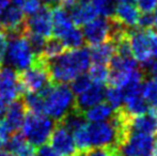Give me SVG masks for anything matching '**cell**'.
Returning <instances> with one entry per match:
<instances>
[{"instance_id":"5","label":"cell","mask_w":157,"mask_h":156,"mask_svg":"<svg viewBox=\"0 0 157 156\" xmlns=\"http://www.w3.org/2000/svg\"><path fill=\"white\" fill-rule=\"evenodd\" d=\"M19 83L23 92L34 93L40 92L45 87L50 85V78L47 70V63L42 58H37L32 67L18 74Z\"/></svg>"},{"instance_id":"52","label":"cell","mask_w":157,"mask_h":156,"mask_svg":"<svg viewBox=\"0 0 157 156\" xmlns=\"http://www.w3.org/2000/svg\"><path fill=\"white\" fill-rule=\"evenodd\" d=\"M153 156H157V133H156V139H155V150H154Z\"/></svg>"},{"instance_id":"51","label":"cell","mask_w":157,"mask_h":156,"mask_svg":"<svg viewBox=\"0 0 157 156\" xmlns=\"http://www.w3.org/2000/svg\"><path fill=\"white\" fill-rule=\"evenodd\" d=\"M13 2H14V4L15 6H21V4L23 3L25 0H12Z\"/></svg>"},{"instance_id":"54","label":"cell","mask_w":157,"mask_h":156,"mask_svg":"<svg viewBox=\"0 0 157 156\" xmlns=\"http://www.w3.org/2000/svg\"><path fill=\"white\" fill-rule=\"evenodd\" d=\"M154 111H155V115H156V117H157V109H153Z\"/></svg>"},{"instance_id":"13","label":"cell","mask_w":157,"mask_h":156,"mask_svg":"<svg viewBox=\"0 0 157 156\" xmlns=\"http://www.w3.org/2000/svg\"><path fill=\"white\" fill-rule=\"evenodd\" d=\"M25 14L17 6H8L0 12V24L2 28L13 34L23 33L25 28Z\"/></svg>"},{"instance_id":"44","label":"cell","mask_w":157,"mask_h":156,"mask_svg":"<svg viewBox=\"0 0 157 156\" xmlns=\"http://www.w3.org/2000/svg\"><path fill=\"white\" fill-rule=\"evenodd\" d=\"M6 103L2 98H0V118L6 113Z\"/></svg>"},{"instance_id":"21","label":"cell","mask_w":157,"mask_h":156,"mask_svg":"<svg viewBox=\"0 0 157 156\" xmlns=\"http://www.w3.org/2000/svg\"><path fill=\"white\" fill-rule=\"evenodd\" d=\"M89 52L91 63L107 65L109 64L112 57L116 55V47L111 41H107L91 46V49H89Z\"/></svg>"},{"instance_id":"20","label":"cell","mask_w":157,"mask_h":156,"mask_svg":"<svg viewBox=\"0 0 157 156\" xmlns=\"http://www.w3.org/2000/svg\"><path fill=\"white\" fill-rule=\"evenodd\" d=\"M122 108L130 117L143 115L150 110L149 105L141 95V91L124 94V104Z\"/></svg>"},{"instance_id":"35","label":"cell","mask_w":157,"mask_h":156,"mask_svg":"<svg viewBox=\"0 0 157 156\" xmlns=\"http://www.w3.org/2000/svg\"><path fill=\"white\" fill-rule=\"evenodd\" d=\"M135 3L142 13H152L157 8V0H135Z\"/></svg>"},{"instance_id":"39","label":"cell","mask_w":157,"mask_h":156,"mask_svg":"<svg viewBox=\"0 0 157 156\" xmlns=\"http://www.w3.org/2000/svg\"><path fill=\"white\" fill-rule=\"evenodd\" d=\"M11 135H12V131H11L10 127L8 126L3 119H0V141L4 143Z\"/></svg>"},{"instance_id":"28","label":"cell","mask_w":157,"mask_h":156,"mask_svg":"<svg viewBox=\"0 0 157 156\" xmlns=\"http://www.w3.org/2000/svg\"><path fill=\"white\" fill-rule=\"evenodd\" d=\"M23 103L25 105L26 109H28L31 113H42V115H44V100L43 95L40 92L27 93L25 95Z\"/></svg>"},{"instance_id":"41","label":"cell","mask_w":157,"mask_h":156,"mask_svg":"<svg viewBox=\"0 0 157 156\" xmlns=\"http://www.w3.org/2000/svg\"><path fill=\"white\" fill-rule=\"evenodd\" d=\"M111 149L112 148H92L88 151V156H109Z\"/></svg>"},{"instance_id":"23","label":"cell","mask_w":157,"mask_h":156,"mask_svg":"<svg viewBox=\"0 0 157 156\" xmlns=\"http://www.w3.org/2000/svg\"><path fill=\"white\" fill-rule=\"evenodd\" d=\"M109 71L118 72V73H129L138 67V61L134 57H122L114 55L109 62Z\"/></svg>"},{"instance_id":"50","label":"cell","mask_w":157,"mask_h":156,"mask_svg":"<svg viewBox=\"0 0 157 156\" xmlns=\"http://www.w3.org/2000/svg\"><path fill=\"white\" fill-rule=\"evenodd\" d=\"M0 156H14L8 151H0Z\"/></svg>"},{"instance_id":"31","label":"cell","mask_w":157,"mask_h":156,"mask_svg":"<svg viewBox=\"0 0 157 156\" xmlns=\"http://www.w3.org/2000/svg\"><path fill=\"white\" fill-rule=\"evenodd\" d=\"M6 143L8 152H10L13 155H16L21 149H24L27 146L28 142L21 134H18L16 131V133H13V135H11L9 137V139L6 141Z\"/></svg>"},{"instance_id":"27","label":"cell","mask_w":157,"mask_h":156,"mask_svg":"<svg viewBox=\"0 0 157 156\" xmlns=\"http://www.w3.org/2000/svg\"><path fill=\"white\" fill-rule=\"evenodd\" d=\"M141 95L147 103L149 107L157 109V80L149 79L142 82Z\"/></svg>"},{"instance_id":"14","label":"cell","mask_w":157,"mask_h":156,"mask_svg":"<svg viewBox=\"0 0 157 156\" xmlns=\"http://www.w3.org/2000/svg\"><path fill=\"white\" fill-rule=\"evenodd\" d=\"M105 91L106 88L104 85L92 82L87 90L78 94L77 98H75V108L83 112L86 109L104 102Z\"/></svg>"},{"instance_id":"1","label":"cell","mask_w":157,"mask_h":156,"mask_svg":"<svg viewBox=\"0 0 157 156\" xmlns=\"http://www.w3.org/2000/svg\"><path fill=\"white\" fill-rule=\"evenodd\" d=\"M46 63L50 81L65 85L88 71L91 65V59L89 49L80 47L63 51L56 58L46 61Z\"/></svg>"},{"instance_id":"45","label":"cell","mask_w":157,"mask_h":156,"mask_svg":"<svg viewBox=\"0 0 157 156\" xmlns=\"http://www.w3.org/2000/svg\"><path fill=\"white\" fill-rule=\"evenodd\" d=\"M43 1H44V3H45V6L52 8V6H56L57 3H59V2H60V0H43Z\"/></svg>"},{"instance_id":"49","label":"cell","mask_w":157,"mask_h":156,"mask_svg":"<svg viewBox=\"0 0 157 156\" xmlns=\"http://www.w3.org/2000/svg\"><path fill=\"white\" fill-rule=\"evenodd\" d=\"M72 156H88V151H79V152H76Z\"/></svg>"},{"instance_id":"38","label":"cell","mask_w":157,"mask_h":156,"mask_svg":"<svg viewBox=\"0 0 157 156\" xmlns=\"http://www.w3.org/2000/svg\"><path fill=\"white\" fill-rule=\"evenodd\" d=\"M8 36L3 32H0V67L6 60V49H8Z\"/></svg>"},{"instance_id":"43","label":"cell","mask_w":157,"mask_h":156,"mask_svg":"<svg viewBox=\"0 0 157 156\" xmlns=\"http://www.w3.org/2000/svg\"><path fill=\"white\" fill-rule=\"evenodd\" d=\"M15 156H35V150L34 146H31L30 143H28L24 149H21L18 153Z\"/></svg>"},{"instance_id":"24","label":"cell","mask_w":157,"mask_h":156,"mask_svg":"<svg viewBox=\"0 0 157 156\" xmlns=\"http://www.w3.org/2000/svg\"><path fill=\"white\" fill-rule=\"evenodd\" d=\"M105 100L106 103L112 108V110L117 111L123 107V104H124V93H123L121 88L109 86L108 88H106Z\"/></svg>"},{"instance_id":"30","label":"cell","mask_w":157,"mask_h":156,"mask_svg":"<svg viewBox=\"0 0 157 156\" xmlns=\"http://www.w3.org/2000/svg\"><path fill=\"white\" fill-rule=\"evenodd\" d=\"M73 139L76 144V148L79 151H89L91 149L90 146V139H89V134H88L87 124L83 125L82 127L78 128L77 131L72 133Z\"/></svg>"},{"instance_id":"11","label":"cell","mask_w":157,"mask_h":156,"mask_svg":"<svg viewBox=\"0 0 157 156\" xmlns=\"http://www.w3.org/2000/svg\"><path fill=\"white\" fill-rule=\"evenodd\" d=\"M50 148L58 156H72L76 153L77 148L71 131H68L61 123L55 126L50 135Z\"/></svg>"},{"instance_id":"32","label":"cell","mask_w":157,"mask_h":156,"mask_svg":"<svg viewBox=\"0 0 157 156\" xmlns=\"http://www.w3.org/2000/svg\"><path fill=\"white\" fill-rule=\"evenodd\" d=\"M88 75L90 76L92 82L104 85V83H106L108 80L109 67H108V65L93 64V67L90 69V72Z\"/></svg>"},{"instance_id":"47","label":"cell","mask_w":157,"mask_h":156,"mask_svg":"<svg viewBox=\"0 0 157 156\" xmlns=\"http://www.w3.org/2000/svg\"><path fill=\"white\" fill-rule=\"evenodd\" d=\"M109 156H122V154L120 153L119 149H116V148H112L111 151H110V154Z\"/></svg>"},{"instance_id":"42","label":"cell","mask_w":157,"mask_h":156,"mask_svg":"<svg viewBox=\"0 0 157 156\" xmlns=\"http://www.w3.org/2000/svg\"><path fill=\"white\" fill-rule=\"evenodd\" d=\"M35 156H58V155L55 153V151L49 146L43 144V146H39V150L35 152Z\"/></svg>"},{"instance_id":"15","label":"cell","mask_w":157,"mask_h":156,"mask_svg":"<svg viewBox=\"0 0 157 156\" xmlns=\"http://www.w3.org/2000/svg\"><path fill=\"white\" fill-rule=\"evenodd\" d=\"M132 133L155 135L157 133V117L154 110L136 117H130L128 120V135Z\"/></svg>"},{"instance_id":"4","label":"cell","mask_w":157,"mask_h":156,"mask_svg":"<svg viewBox=\"0 0 157 156\" xmlns=\"http://www.w3.org/2000/svg\"><path fill=\"white\" fill-rule=\"evenodd\" d=\"M39 57L34 54L27 38L23 33L13 34L8 41L6 59L13 69L21 72L32 67Z\"/></svg>"},{"instance_id":"10","label":"cell","mask_w":157,"mask_h":156,"mask_svg":"<svg viewBox=\"0 0 157 156\" xmlns=\"http://www.w3.org/2000/svg\"><path fill=\"white\" fill-rule=\"evenodd\" d=\"M110 31H111V18L101 16L86 24L81 32L85 41L89 45L93 46L109 41Z\"/></svg>"},{"instance_id":"40","label":"cell","mask_w":157,"mask_h":156,"mask_svg":"<svg viewBox=\"0 0 157 156\" xmlns=\"http://www.w3.org/2000/svg\"><path fill=\"white\" fill-rule=\"evenodd\" d=\"M143 67L147 70L149 74L152 76V79L157 80V59L152 58L150 61H147L145 64H143Z\"/></svg>"},{"instance_id":"37","label":"cell","mask_w":157,"mask_h":156,"mask_svg":"<svg viewBox=\"0 0 157 156\" xmlns=\"http://www.w3.org/2000/svg\"><path fill=\"white\" fill-rule=\"evenodd\" d=\"M147 36H149L152 57L154 59H157V32L151 29H147Z\"/></svg>"},{"instance_id":"46","label":"cell","mask_w":157,"mask_h":156,"mask_svg":"<svg viewBox=\"0 0 157 156\" xmlns=\"http://www.w3.org/2000/svg\"><path fill=\"white\" fill-rule=\"evenodd\" d=\"M9 2H10V0H0V12L9 6Z\"/></svg>"},{"instance_id":"25","label":"cell","mask_w":157,"mask_h":156,"mask_svg":"<svg viewBox=\"0 0 157 156\" xmlns=\"http://www.w3.org/2000/svg\"><path fill=\"white\" fill-rule=\"evenodd\" d=\"M64 49L65 48L59 39H47L40 58H42L45 61H49L62 54Z\"/></svg>"},{"instance_id":"2","label":"cell","mask_w":157,"mask_h":156,"mask_svg":"<svg viewBox=\"0 0 157 156\" xmlns=\"http://www.w3.org/2000/svg\"><path fill=\"white\" fill-rule=\"evenodd\" d=\"M40 93L44 100L43 113L57 122H60L75 107V94L63 83L48 85Z\"/></svg>"},{"instance_id":"36","label":"cell","mask_w":157,"mask_h":156,"mask_svg":"<svg viewBox=\"0 0 157 156\" xmlns=\"http://www.w3.org/2000/svg\"><path fill=\"white\" fill-rule=\"evenodd\" d=\"M137 26L142 30L151 29L153 27V13H142L139 15Z\"/></svg>"},{"instance_id":"17","label":"cell","mask_w":157,"mask_h":156,"mask_svg":"<svg viewBox=\"0 0 157 156\" xmlns=\"http://www.w3.org/2000/svg\"><path fill=\"white\" fill-rule=\"evenodd\" d=\"M52 34L56 39L60 40L66 32L75 27L71 18L70 13L63 6H55L52 8Z\"/></svg>"},{"instance_id":"7","label":"cell","mask_w":157,"mask_h":156,"mask_svg":"<svg viewBox=\"0 0 157 156\" xmlns=\"http://www.w3.org/2000/svg\"><path fill=\"white\" fill-rule=\"evenodd\" d=\"M155 138L145 134L132 133L121 144L119 151L122 156H153Z\"/></svg>"},{"instance_id":"19","label":"cell","mask_w":157,"mask_h":156,"mask_svg":"<svg viewBox=\"0 0 157 156\" xmlns=\"http://www.w3.org/2000/svg\"><path fill=\"white\" fill-rule=\"evenodd\" d=\"M4 116H6V118L3 120L10 127L11 131L16 133L21 127L26 117V107L23 101L16 100L10 103V106L6 108Z\"/></svg>"},{"instance_id":"8","label":"cell","mask_w":157,"mask_h":156,"mask_svg":"<svg viewBox=\"0 0 157 156\" xmlns=\"http://www.w3.org/2000/svg\"><path fill=\"white\" fill-rule=\"evenodd\" d=\"M23 33L35 34L44 39H49L52 34V8L43 6L39 12L26 19Z\"/></svg>"},{"instance_id":"55","label":"cell","mask_w":157,"mask_h":156,"mask_svg":"<svg viewBox=\"0 0 157 156\" xmlns=\"http://www.w3.org/2000/svg\"><path fill=\"white\" fill-rule=\"evenodd\" d=\"M1 29H2V26H1V24H0V32H1Z\"/></svg>"},{"instance_id":"33","label":"cell","mask_w":157,"mask_h":156,"mask_svg":"<svg viewBox=\"0 0 157 156\" xmlns=\"http://www.w3.org/2000/svg\"><path fill=\"white\" fill-rule=\"evenodd\" d=\"M92 85V80L88 74H80V75L76 76L72 81H71V90L74 94L78 95L81 92L87 90L90 86Z\"/></svg>"},{"instance_id":"22","label":"cell","mask_w":157,"mask_h":156,"mask_svg":"<svg viewBox=\"0 0 157 156\" xmlns=\"http://www.w3.org/2000/svg\"><path fill=\"white\" fill-rule=\"evenodd\" d=\"M113 112L114 111L112 110V108L107 103L101 102L99 104L86 109L83 111V116H85L86 120L90 121L91 123H97L107 121L108 119L112 117Z\"/></svg>"},{"instance_id":"3","label":"cell","mask_w":157,"mask_h":156,"mask_svg":"<svg viewBox=\"0 0 157 156\" xmlns=\"http://www.w3.org/2000/svg\"><path fill=\"white\" fill-rule=\"evenodd\" d=\"M21 135L28 143L33 146H41L49 140L55 128L54 121L42 113H31L25 117L21 125Z\"/></svg>"},{"instance_id":"6","label":"cell","mask_w":157,"mask_h":156,"mask_svg":"<svg viewBox=\"0 0 157 156\" xmlns=\"http://www.w3.org/2000/svg\"><path fill=\"white\" fill-rule=\"evenodd\" d=\"M91 148H117L122 144V139L111 122H97L87 124Z\"/></svg>"},{"instance_id":"53","label":"cell","mask_w":157,"mask_h":156,"mask_svg":"<svg viewBox=\"0 0 157 156\" xmlns=\"http://www.w3.org/2000/svg\"><path fill=\"white\" fill-rule=\"evenodd\" d=\"M2 146H3V143H2L1 141H0V150H1V148H2Z\"/></svg>"},{"instance_id":"18","label":"cell","mask_w":157,"mask_h":156,"mask_svg":"<svg viewBox=\"0 0 157 156\" xmlns=\"http://www.w3.org/2000/svg\"><path fill=\"white\" fill-rule=\"evenodd\" d=\"M71 18L75 26H85L97 17V12L92 6L91 0H78L73 8L70 9Z\"/></svg>"},{"instance_id":"34","label":"cell","mask_w":157,"mask_h":156,"mask_svg":"<svg viewBox=\"0 0 157 156\" xmlns=\"http://www.w3.org/2000/svg\"><path fill=\"white\" fill-rule=\"evenodd\" d=\"M42 6H42V0H25L19 8L21 9L25 15L31 16L36 12H39Z\"/></svg>"},{"instance_id":"9","label":"cell","mask_w":157,"mask_h":156,"mask_svg":"<svg viewBox=\"0 0 157 156\" xmlns=\"http://www.w3.org/2000/svg\"><path fill=\"white\" fill-rule=\"evenodd\" d=\"M21 93L18 73L11 67H0V98L10 104Z\"/></svg>"},{"instance_id":"16","label":"cell","mask_w":157,"mask_h":156,"mask_svg":"<svg viewBox=\"0 0 157 156\" xmlns=\"http://www.w3.org/2000/svg\"><path fill=\"white\" fill-rule=\"evenodd\" d=\"M139 10L136 4L125 1H118L117 0L116 11H114L113 18L118 21L124 27L132 29L136 27L139 18Z\"/></svg>"},{"instance_id":"29","label":"cell","mask_w":157,"mask_h":156,"mask_svg":"<svg viewBox=\"0 0 157 156\" xmlns=\"http://www.w3.org/2000/svg\"><path fill=\"white\" fill-rule=\"evenodd\" d=\"M92 6L96 10L97 14L106 18L113 17L116 11L117 0H91Z\"/></svg>"},{"instance_id":"12","label":"cell","mask_w":157,"mask_h":156,"mask_svg":"<svg viewBox=\"0 0 157 156\" xmlns=\"http://www.w3.org/2000/svg\"><path fill=\"white\" fill-rule=\"evenodd\" d=\"M128 38H129L132 55L135 60L141 62L143 65L153 58L151 47H150L147 30L129 29L128 30Z\"/></svg>"},{"instance_id":"48","label":"cell","mask_w":157,"mask_h":156,"mask_svg":"<svg viewBox=\"0 0 157 156\" xmlns=\"http://www.w3.org/2000/svg\"><path fill=\"white\" fill-rule=\"evenodd\" d=\"M153 27L155 28L157 31V8L154 10V13H153Z\"/></svg>"},{"instance_id":"26","label":"cell","mask_w":157,"mask_h":156,"mask_svg":"<svg viewBox=\"0 0 157 156\" xmlns=\"http://www.w3.org/2000/svg\"><path fill=\"white\" fill-rule=\"evenodd\" d=\"M60 41L66 49H77V48H80L85 43L82 32L76 27L72 28L70 31L66 32L60 39Z\"/></svg>"}]
</instances>
